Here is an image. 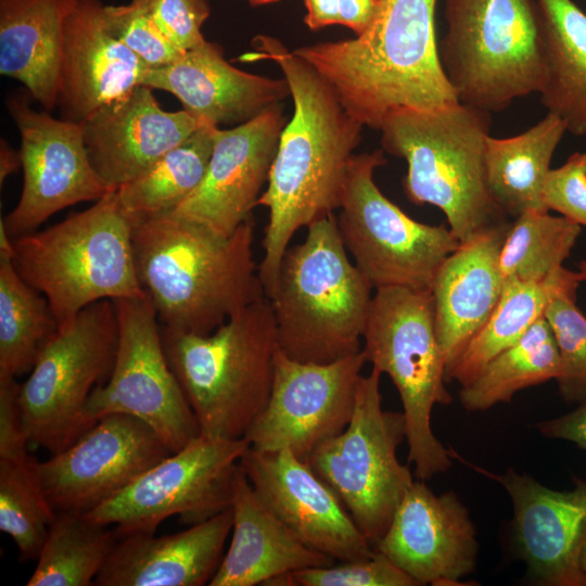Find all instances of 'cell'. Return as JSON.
I'll use <instances>...</instances> for the list:
<instances>
[{
	"label": "cell",
	"instance_id": "28",
	"mask_svg": "<svg viewBox=\"0 0 586 586\" xmlns=\"http://www.w3.org/2000/svg\"><path fill=\"white\" fill-rule=\"evenodd\" d=\"M15 378H0V530L20 559H37L56 512L41 480L40 461L28 453Z\"/></svg>",
	"mask_w": 586,
	"mask_h": 586
},
{
	"label": "cell",
	"instance_id": "49",
	"mask_svg": "<svg viewBox=\"0 0 586 586\" xmlns=\"http://www.w3.org/2000/svg\"><path fill=\"white\" fill-rule=\"evenodd\" d=\"M583 155H584V157L586 160V152L583 153ZM579 271L584 275L585 281H586V260L582 262Z\"/></svg>",
	"mask_w": 586,
	"mask_h": 586
},
{
	"label": "cell",
	"instance_id": "14",
	"mask_svg": "<svg viewBox=\"0 0 586 586\" xmlns=\"http://www.w3.org/2000/svg\"><path fill=\"white\" fill-rule=\"evenodd\" d=\"M118 323L115 360L105 383L90 394V425L106 415L136 417L152 428L173 453L201 434L196 417L163 345L149 296L114 301Z\"/></svg>",
	"mask_w": 586,
	"mask_h": 586
},
{
	"label": "cell",
	"instance_id": "5",
	"mask_svg": "<svg viewBox=\"0 0 586 586\" xmlns=\"http://www.w3.org/2000/svg\"><path fill=\"white\" fill-rule=\"evenodd\" d=\"M491 123V113L457 102L435 110H396L379 128L383 149L407 162L408 200L438 207L459 242L506 221L485 180Z\"/></svg>",
	"mask_w": 586,
	"mask_h": 586
},
{
	"label": "cell",
	"instance_id": "7",
	"mask_svg": "<svg viewBox=\"0 0 586 586\" xmlns=\"http://www.w3.org/2000/svg\"><path fill=\"white\" fill-rule=\"evenodd\" d=\"M132 227L110 191L53 226L14 238L12 260L60 326L98 301L146 296L136 271Z\"/></svg>",
	"mask_w": 586,
	"mask_h": 586
},
{
	"label": "cell",
	"instance_id": "26",
	"mask_svg": "<svg viewBox=\"0 0 586 586\" xmlns=\"http://www.w3.org/2000/svg\"><path fill=\"white\" fill-rule=\"evenodd\" d=\"M231 507L186 531L118 538L98 574V586H201L217 571L232 531Z\"/></svg>",
	"mask_w": 586,
	"mask_h": 586
},
{
	"label": "cell",
	"instance_id": "21",
	"mask_svg": "<svg viewBox=\"0 0 586 586\" xmlns=\"http://www.w3.org/2000/svg\"><path fill=\"white\" fill-rule=\"evenodd\" d=\"M419 585L458 586L475 569L477 540L467 508L453 492L415 481L374 547Z\"/></svg>",
	"mask_w": 586,
	"mask_h": 586
},
{
	"label": "cell",
	"instance_id": "27",
	"mask_svg": "<svg viewBox=\"0 0 586 586\" xmlns=\"http://www.w3.org/2000/svg\"><path fill=\"white\" fill-rule=\"evenodd\" d=\"M232 537L211 586H266L297 570L334 560L305 543L264 502L239 463L233 480Z\"/></svg>",
	"mask_w": 586,
	"mask_h": 586
},
{
	"label": "cell",
	"instance_id": "22",
	"mask_svg": "<svg viewBox=\"0 0 586 586\" xmlns=\"http://www.w3.org/2000/svg\"><path fill=\"white\" fill-rule=\"evenodd\" d=\"M100 0H77L63 34L60 118L82 123L130 94L149 66L110 29Z\"/></svg>",
	"mask_w": 586,
	"mask_h": 586
},
{
	"label": "cell",
	"instance_id": "42",
	"mask_svg": "<svg viewBox=\"0 0 586 586\" xmlns=\"http://www.w3.org/2000/svg\"><path fill=\"white\" fill-rule=\"evenodd\" d=\"M543 201L548 211L586 227V160L583 153H574L560 167L548 171Z\"/></svg>",
	"mask_w": 586,
	"mask_h": 586
},
{
	"label": "cell",
	"instance_id": "17",
	"mask_svg": "<svg viewBox=\"0 0 586 586\" xmlns=\"http://www.w3.org/2000/svg\"><path fill=\"white\" fill-rule=\"evenodd\" d=\"M171 453L142 420L106 415L68 447L40 461L43 489L55 512L86 513Z\"/></svg>",
	"mask_w": 586,
	"mask_h": 586
},
{
	"label": "cell",
	"instance_id": "13",
	"mask_svg": "<svg viewBox=\"0 0 586 586\" xmlns=\"http://www.w3.org/2000/svg\"><path fill=\"white\" fill-rule=\"evenodd\" d=\"M249 447L245 438L200 434L84 514L112 526L118 538L154 534L173 515L188 525L203 522L231 507L234 473Z\"/></svg>",
	"mask_w": 586,
	"mask_h": 586
},
{
	"label": "cell",
	"instance_id": "41",
	"mask_svg": "<svg viewBox=\"0 0 586 586\" xmlns=\"http://www.w3.org/2000/svg\"><path fill=\"white\" fill-rule=\"evenodd\" d=\"M150 15L162 34L179 51L203 44L201 33L209 15L207 0H145Z\"/></svg>",
	"mask_w": 586,
	"mask_h": 586
},
{
	"label": "cell",
	"instance_id": "1",
	"mask_svg": "<svg viewBox=\"0 0 586 586\" xmlns=\"http://www.w3.org/2000/svg\"><path fill=\"white\" fill-rule=\"evenodd\" d=\"M254 48L241 60L276 62L294 104L257 201V206L268 209L258 265L266 296L296 231L341 207L348 166L364 126L346 112L322 76L278 39L257 36Z\"/></svg>",
	"mask_w": 586,
	"mask_h": 586
},
{
	"label": "cell",
	"instance_id": "36",
	"mask_svg": "<svg viewBox=\"0 0 586 586\" xmlns=\"http://www.w3.org/2000/svg\"><path fill=\"white\" fill-rule=\"evenodd\" d=\"M548 278L543 282L504 280L500 298L482 328L446 370V382L469 384L498 354L515 344L544 316L549 298Z\"/></svg>",
	"mask_w": 586,
	"mask_h": 586
},
{
	"label": "cell",
	"instance_id": "38",
	"mask_svg": "<svg viewBox=\"0 0 586 586\" xmlns=\"http://www.w3.org/2000/svg\"><path fill=\"white\" fill-rule=\"evenodd\" d=\"M548 280L550 293L544 317L559 351L557 381L565 400L583 402L586 399V318L576 307L575 295L577 284L585 279L581 271L561 267Z\"/></svg>",
	"mask_w": 586,
	"mask_h": 586
},
{
	"label": "cell",
	"instance_id": "35",
	"mask_svg": "<svg viewBox=\"0 0 586 586\" xmlns=\"http://www.w3.org/2000/svg\"><path fill=\"white\" fill-rule=\"evenodd\" d=\"M58 328L47 298L0 256V378L29 372Z\"/></svg>",
	"mask_w": 586,
	"mask_h": 586
},
{
	"label": "cell",
	"instance_id": "40",
	"mask_svg": "<svg viewBox=\"0 0 586 586\" xmlns=\"http://www.w3.org/2000/svg\"><path fill=\"white\" fill-rule=\"evenodd\" d=\"M104 14L112 33L149 67L169 64L183 53L158 29L145 0L105 5Z\"/></svg>",
	"mask_w": 586,
	"mask_h": 586
},
{
	"label": "cell",
	"instance_id": "47",
	"mask_svg": "<svg viewBox=\"0 0 586 586\" xmlns=\"http://www.w3.org/2000/svg\"><path fill=\"white\" fill-rule=\"evenodd\" d=\"M579 565L583 571V573L586 575V540L584 542V545L581 550L579 555Z\"/></svg>",
	"mask_w": 586,
	"mask_h": 586
},
{
	"label": "cell",
	"instance_id": "31",
	"mask_svg": "<svg viewBox=\"0 0 586 586\" xmlns=\"http://www.w3.org/2000/svg\"><path fill=\"white\" fill-rule=\"evenodd\" d=\"M543 21L544 106L566 131L586 135V14L572 0H538Z\"/></svg>",
	"mask_w": 586,
	"mask_h": 586
},
{
	"label": "cell",
	"instance_id": "44",
	"mask_svg": "<svg viewBox=\"0 0 586 586\" xmlns=\"http://www.w3.org/2000/svg\"><path fill=\"white\" fill-rule=\"evenodd\" d=\"M379 8L380 0H339L340 24L359 36L370 27Z\"/></svg>",
	"mask_w": 586,
	"mask_h": 586
},
{
	"label": "cell",
	"instance_id": "11",
	"mask_svg": "<svg viewBox=\"0 0 586 586\" xmlns=\"http://www.w3.org/2000/svg\"><path fill=\"white\" fill-rule=\"evenodd\" d=\"M380 377L374 368L361 375L349 423L307 459L373 549L415 482L408 466L397 458L406 438L405 418L383 409Z\"/></svg>",
	"mask_w": 586,
	"mask_h": 586
},
{
	"label": "cell",
	"instance_id": "6",
	"mask_svg": "<svg viewBox=\"0 0 586 586\" xmlns=\"http://www.w3.org/2000/svg\"><path fill=\"white\" fill-rule=\"evenodd\" d=\"M161 332L201 434L244 438L268 402L279 349L269 300L263 296L208 334Z\"/></svg>",
	"mask_w": 586,
	"mask_h": 586
},
{
	"label": "cell",
	"instance_id": "43",
	"mask_svg": "<svg viewBox=\"0 0 586 586\" xmlns=\"http://www.w3.org/2000/svg\"><path fill=\"white\" fill-rule=\"evenodd\" d=\"M536 428L547 437L570 441L586 450V399L575 410L542 421Z\"/></svg>",
	"mask_w": 586,
	"mask_h": 586
},
{
	"label": "cell",
	"instance_id": "2",
	"mask_svg": "<svg viewBox=\"0 0 586 586\" xmlns=\"http://www.w3.org/2000/svg\"><path fill=\"white\" fill-rule=\"evenodd\" d=\"M253 241L252 217L230 235L174 213L136 221V271L162 327L208 334L265 296Z\"/></svg>",
	"mask_w": 586,
	"mask_h": 586
},
{
	"label": "cell",
	"instance_id": "8",
	"mask_svg": "<svg viewBox=\"0 0 586 586\" xmlns=\"http://www.w3.org/2000/svg\"><path fill=\"white\" fill-rule=\"evenodd\" d=\"M445 17L438 53L458 102L492 114L539 93L545 54L538 0H445Z\"/></svg>",
	"mask_w": 586,
	"mask_h": 586
},
{
	"label": "cell",
	"instance_id": "16",
	"mask_svg": "<svg viewBox=\"0 0 586 586\" xmlns=\"http://www.w3.org/2000/svg\"><path fill=\"white\" fill-rule=\"evenodd\" d=\"M21 137L23 188L15 207L2 219L11 237L36 231L53 214L112 191L88 156L82 123L34 110L24 97L8 101Z\"/></svg>",
	"mask_w": 586,
	"mask_h": 586
},
{
	"label": "cell",
	"instance_id": "37",
	"mask_svg": "<svg viewBox=\"0 0 586 586\" xmlns=\"http://www.w3.org/2000/svg\"><path fill=\"white\" fill-rule=\"evenodd\" d=\"M581 225L548 212L528 211L511 222L499 258L504 280L543 282L562 267Z\"/></svg>",
	"mask_w": 586,
	"mask_h": 586
},
{
	"label": "cell",
	"instance_id": "9",
	"mask_svg": "<svg viewBox=\"0 0 586 586\" xmlns=\"http://www.w3.org/2000/svg\"><path fill=\"white\" fill-rule=\"evenodd\" d=\"M362 339L367 362L387 374L399 394L416 477L425 481L446 472L453 457L434 435L431 417L434 406L449 404L451 395L445 385L431 289H375Z\"/></svg>",
	"mask_w": 586,
	"mask_h": 586
},
{
	"label": "cell",
	"instance_id": "19",
	"mask_svg": "<svg viewBox=\"0 0 586 586\" xmlns=\"http://www.w3.org/2000/svg\"><path fill=\"white\" fill-rule=\"evenodd\" d=\"M240 464L264 502L311 549L334 561L365 559L374 552L340 498L307 461L288 449L249 447Z\"/></svg>",
	"mask_w": 586,
	"mask_h": 586
},
{
	"label": "cell",
	"instance_id": "23",
	"mask_svg": "<svg viewBox=\"0 0 586 586\" xmlns=\"http://www.w3.org/2000/svg\"><path fill=\"white\" fill-rule=\"evenodd\" d=\"M205 124L186 110H163L153 89L141 85L92 114L82 129L91 165L116 191Z\"/></svg>",
	"mask_w": 586,
	"mask_h": 586
},
{
	"label": "cell",
	"instance_id": "34",
	"mask_svg": "<svg viewBox=\"0 0 586 586\" xmlns=\"http://www.w3.org/2000/svg\"><path fill=\"white\" fill-rule=\"evenodd\" d=\"M118 537L110 525L77 512H56L27 586H90Z\"/></svg>",
	"mask_w": 586,
	"mask_h": 586
},
{
	"label": "cell",
	"instance_id": "30",
	"mask_svg": "<svg viewBox=\"0 0 586 586\" xmlns=\"http://www.w3.org/2000/svg\"><path fill=\"white\" fill-rule=\"evenodd\" d=\"M565 132L564 122L547 113L533 127L514 137L486 138V186L506 216L517 218L528 211L549 212L543 201V187Z\"/></svg>",
	"mask_w": 586,
	"mask_h": 586
},
{
	"label": "cell",
	"instance_id": "29",
	"mask_svg": "<svg viewBox=\"0 0 586 586\" xmlns=\"http://www.w3.org/2000/svg\"><path fill=\"white\" fill-rule=\"evenodd\" d=\"M77 0H0V73L44 110L58 105L65 22Z\"/></svg>",
	"mask_w": 586,
	"mask_h": 586
},
{
	"label": "cell",
	"instance_id": "33",
	"mask_svg": "<svg viewBox=\"0 0 586 586\" xmlns=\"http://www.w3.org/2000/svg\"><path fill=\"white\" fill-rule=\"evenodd\" d=\"M559 374L558 346L543 316L515 344L493 358L474 380L461 386L459 399L469 411L487 410L510 402L523 388L557 380Z\"/></svg>",
	"mask_w": 586,
	"mask_h": 586
},
{
	"label": "cell",
	"instance_id": "3",
	"mask_svg": "<svg viewBox=\"0 0 586 586\" xmlns=\"http://www.w3.org/2000/svg\"><path fill=\"white\" fill-rule=\"evenodd\" d=\"M436 3L380 0L364 34L293 52L322 76L362 126L379 129L390 113L400 109L426 111L457 103L440 60Z\"/></svg>",
	"mask_w": 586,
	"mask_h": 586
},
{
	"label": "cell",
	"instance_id": "20",
	"mask_svg": "<svg viewBox=\"0 0 586 586\" xmlns=\"http://www.w3.org/2000/svg\"><path fill=\"white\" fill-rule=\"evenodd\" d=\"M285 124L280 103L233 128L215 126L204 178L173 213L220 234L233 233L257 206Z\"/></svg>",
	"mask_w": 586,
	"mask_h": 586
},
{
	"label": "cell",
	"instance_id": "12",
	"mask_svg": "<svg viewBox=\"0 0 586 586\" xmlns=\"http://www.w3.org/2000/svg\"><path fill=\"white\" fill-rule=\"evenodd\" d=\"M386 163L382 150L353 156L336 216L342 241L374 290L431 289L460 242L445 225L410 218L381 192L373 176Z\"/></svg>",
	"mask_w": 586,
	"mask_h": 586
},
{
	"label": "cell",
	"instance_id": "32",
	"mask_svg": "<svg viewBox=\"0 0 586 586\" xmlns=\"http://www.w3.org/2000/svg\"><path fill=\"white\" fill-rule=\"evenodd\" d=\"M214 127L205 124L116 190L133 224L175 212L200 186L213 152Z\"/></svg>",
	"mask_w": 586,
	"mask_h": 586
},
{
	"label": "cell",
	"instance_id": "4",
	"mask_svg": "<svg viewBox=\"0 0 586 586\" xmlns=\"http://www.w3.org/2000/svg\"><path fill=\"white\" fill-rule=\"evenodd\" d=\"M288 247L269 300L279 349L301 362L329 364L361 351L372 285L349 259L336 216Z\"/></svg>",
	"mask_w": 586,
	"mask_h": 586
},
{
	"label": "cell",
	"instance_id": "25",
	"mask_svg": "<svg viewBox=\"0 0 586 586\" xmlns=\"http://www.w3.org/2000/svg\"><path fill=\"white\" fill-rule=\"evenodd\" d=\"M510 226L511 222L502 221L460 242L434 277L431 291L435 329L446 370L500 298L504 278L499 258Z\"/></svg>",
	"mask_w": 586,
	"mask_h": 586
},
{
	"label": "cell",
	"instance_id": "39",
	"mask_svg": "<svg viewBox=\"0 0 586 586\" xmlns=\"http://www.w3.org/2000/svg\"><path fill=\"white\" fill-rule=\"evenodd\" d=\"M418 582L374 549L365 559L314 566L280 575L266 586H417Z\"/></svg>",
	"mask_w": 586,
	"mask_h": 586
},
{
	"label": "cell",
	"instance_id": "24",
	"mask_svg": "<svg viewBox=\"0 0 586 586\" xmlns=\"http://www.w3.org/2000/svg\"><path fill=\"white\" fill-rule=\"evenodd\" d=\"M141 85L174 94L183 110L217 127L249 122L291 95L285 78L239 69L207 40L169 64L149 67Z\"/></svg>",
	"mask_w": 586,
	"mask_h": 586
},
{
	"label": "cell",
	"instance_id": "48",
	"mask_svg": "<svg viewBox=\"0 0 586 586\" xmlns=\"http://www.w3.org/2000/svg\"><path fill=\"white\" fill-rule=\"evenodd\" d=\"M252 5H263L278 0H247Z\"/></svg>",
	"mask_w": 586,
	"mask_h": 586
},
{
	"label": "cell",
	"instance_id": "15",
	"mask_svg": "<svg viewBox=\"0 0 586 586\" xmlns=\"http://www.w3.org/2000/svg\"><path fill=\"white\" fill-rule=\"evenodd\" d=\"M362 351L329 362H301L278 349L266 406L247 430L250 447L288 449L307 461L314 450L349 423L356 403Z\"/></svg>",
	"mask_w": 586,
	"mask_h": 586
},
{
	"label": "cell",
	"instance_id": "18",
	"mask_svg": "<svg viewBox=\"0 0 586 586\" xmlns=\"http://www.w3.org/2000/svg\"><path fill=\"white\" fill-rule=\"evenodd\" d=\"M449 450L453 458L498 482L509 495L515 549L536 584L586 586L579 565L586 540V479H576L571 491H555L512 468L493 473Z\"/></svg>",
	"mask_w": 586,
	"mask_h": 586
},
{
	"label": "cell",
	"instance_id": "46",
	"mask_svg": "<svg viewBox=\"0 0 586 586\" xmlns=\"http://www.w3.org/2000/svg\"><path fill=\"white\" fill-rule=\"evenodd\" d=\"M22 168V158L20 151L10 146L9 142L1 138L0 141V184Z\"/></svg>",
	"mask_w": 586,
	"mask_h": 586
},
{
	"label": "cell",
	"instance_id": "10",
	"mask_svg": "<svg viewBox=\"0 0 586 586\" xmlns=\"http://www.w3.org/2000/svg\"><path fill=\"white\" fill-rule=\"evenodd\" d=\"M117 339L112 300L92 303L59 326L20 385V415L29 448L54 455L92 426L85 417L86 404L112 371Z\"/></svg>",
	"mask_w": 586,
	"mask_h": 586
},
{
	"label": "cell",
	"instance_id": "45",
	"mask_svg": "<svg viewBox=\"0 0 586 586\" xmlns=\"http://www.w3.org/2000/svg\"><path fill=\"white\" fill-rule=\"evenodd\" d=\"M306 7L305 24L311 30L340 24L339 0H304Z\"/></svg>",
	"mask_w": 586,
	"mask_h": 586
}]
</instances>
